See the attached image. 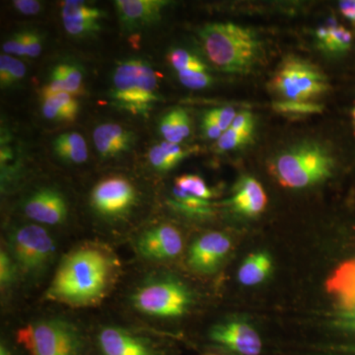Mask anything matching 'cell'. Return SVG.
I'll return each instance as SVG.
<instances>
[{
    "label": "cell",
    "mask_w": 355,
    "mask_h": 355,
    "mask_svg": "<svg viewBox=\"0 0 355 355\" xmlns=\"http://www.w3.org/2000/svg\"><path fill=\"white\" fill-rule=\"evenodd\" d=\"M92 343L93 355H177L171 345L116 324L100 328Z\"/></svg>",
    "instance_id": "cell-9"
},
{
    "label": "cell",
    "mask_w": 355,
    "mask_h": 355,
    "mask_svg": "<svg viewBox=\"0 0 355 355\" xmlns=\"http://www.w3.org/2000/svg\"><path fill=\"white\" fill-rule=\"evenodd\" d=\"M165 141L179 144L191 133V120L183 109H174L163 116L159 125Z\"/></svg>",
    "instance_id": "cell-23"
},
{
    "label": "cell",
    "mask_w": 355,
    "mask_h": 355,
    "mask_svg": "<svg viewBox=\"0 0 355 355\" xmlns=\"http://www.w3.org/2000/svg\"><path fill=\"white\" fill-rule=\"evenodd\" d=\"M231 240L221 232L200 236L189 251V265L196 272L211 273L220 266L230 252Z\"/></svg>",
    "instance_id": "cell-14"
},
{
    "label": "cell",
    "mask_w": 355,
    "mask_h": 355,
    "mask_svg": "<svg viewBox=\"0 0 355 355\" xmlns=\"http://www.w3.org/2000/svg\"><path fill=\"white\" fill-rule=\"evenodd\" d=\"M176 187L182 191L190 193L193 197L209 200L212 197L211 191L202 178L197 175H183L177 178Z\"/></svg>",
    "instance_id": "cell-29"
},
{
    "label": "cell",
    "mask_w": 355,
    "mask_h": 355,
    "mask_svg": "<svg viewBox=\"0 0 355 355\" xmlns=\"http://www.w3.org/2000/svg\"><path fill=\"white\" fill-rule=\"evenodd\" d=\"M132 307L153 318H179L190 311L193 294L183 282L169 277H153L132 292Z\"/></svg>",
    "instance_id": "cell-6"
},
{
    "label": "cell",
    "mask_w": 355,
    "mask_h": 355,
    "mask_svg": "<svg viewBox=\"0 0 355 355\" xmlns=\"http://www.w3.org/2000/svg\"><path fill=\"white\" fill-rule=\"evenodd\" d=\"M26 67L19 60L8 55L0 57V84L2 88L10 87L24 78Z\"/></svg>",
    "instance_id": "cell-26"
},
{
    "label": "cell",
    "mask_w": 355,
    "mask_h": 355,
    "mask_svg": "<svg viewBox=\"0 0 355 355\" xmlns=\"http://www.w3.org/2000/svg\"><path fill=\"white\" fill-rule=\"evenodd\" d=\"M19 272L36 279L49 268L55 254L50 233L38 224H26L10 234L8 250Z\"/></svg>",
    "instance_id": "cell-8"
},
{
    "label": "cell",
    "mask_w": 355,
    "mask_h": 355,
    "mask_svg": "<svg viewBox=\"0 0 355 355\" xmlns=\"http://www.w3.org/2000/svg\"><path fill=\"white\" fill-rule=\"evenodd\" d=\"M338 6L343 15L355 26V0H343Z\"/></svg>",
    "instance_id": "cell-43"
},
{
    "label": "cell",
    "mask_w": 355,
    "mask_h": 355,
    "mask_svg": "<svg viewBox=\"0 0 355 355\" xmlns=\"http://www.w3.org/2000/svg\"><path fill=\"white\" fill-rule=\"evenodd\" d=\"M326 288L335 300L338 326L355 331V259L336 268L327 280Z\"/></svg>",
    "instance_id": "cell-12"
},
{
    "label": "cell",
    "mask_w": 355,
    "mask_h": 355,
    "mask_svg": "<svg viewBox=\"0 0 355 355\" xmlns=\"http://www.w3.org/2000/svg\"><path fill=\"white\" fill-rule=\"evenodd\" d=\"M53 150L64 161L83 164L88 158L87 144L83 135L77 132L60 135L53 141Z\"/></svg>",
    "instance_id": "cell-22"
},
{
    "label": "cell",
    "mask_w": 355,
    "mask_h": 355,
    "mask_svg": "<svg viewBox=\"0 0 355 355\" xmlns=\"http://www.w3.org/2000/svg\"><path fill=\"white\" fill-rule=\"evenodd\" d=\"M272 270V261L266 252H256L248 256L238 270V280L245 286H254L265 282Z\"/></svg>",
    "instance_id": "cell-20"
},
{
    "label": "cell",
    "mask_w": 355,
    "mask_h": 355,
    "mask_svg": "<svg viewBox=\"0 0 355 355\" xmlns=\"http://www.w3.org/2000/svg\"><path fill=\"white\" fill-rule=\"evenodd\" d=\"M316 36L321 48L329 53H345L352 46V34L343 26H323L317 30Z\"/></svg>",
    "instance_id": "cell-24"
},
{
    "label": "cell",
    "mask_w": 355,
    "mask_h": 355,
    "mask_svg": "<svg viewBox=\"0 0 355 355\" xmlns=\"http://www.w3.org/2000/svg\"><path fill=\"white\" fill-rule=\"evenodd\" d=\"M268 203L266 191L253 177H244L236 184L234 196L230 205L242 216H258L265 210Z\"/></svg>",
    "instance_id": "cell-19"
},
{
    "label": "cell",
    "mask_w": 355,
    "mask_h": 355,
    "mask_svg": "<svg viewBox=\"0 0 355 355\" xmlns=\"http://www.w3.org/2000/svg\"><path fill=\"white\" fill-rule=\"evenodd\" d=\"M18 272L19 270L12 257L7 249H2L0 252V284H1L2 291L12 286Z\"/></svg>",
    "instance_id": "cell-33"
},
{
    "label": "cell",
    "mask_w": 355,
    "mask_h": 355,
    "mask_svg": "<svg viewBox=\"0 0 355 355\" xmlns=\"http://www.w3.org/2000/svg\"><path fill=\"white\" fill-rule=\"evenodd\" d=\"M159 144H160L162 150L164 151L166 156L174 166L179 164L187 156V151H184L179 144H170L167 141H163Z\"/></svg>",
    "instance_id": "cell-39"
},
{
    "label": "cell",
    "mask_w": 355,
    "mask_h": 355,
    "mask_svg": "<svg viewBox=\"0 0 355 355\" xmlns=\"http://www.w3.org/2000/svg\"><path fill=\"white\" fill-rule=\"evenodd\" d=\"M203 355H226V354H217V352H216V354H214V352H211V354H205Z\"/></svg>",
    "instance_id": "cell-45"
},
{
    "label": "cell",
    "mask_w": 355,
    "mask_h": 355,
    "mask_svg": "<svg viewBox=\"0 0 355 355\" xmlns=\"http://www.w3.org/2000/svg\"><path fill=\"white\" fill-rule=\"evenodd\" d=\"M137 200L133 184L123 177H110L96 184L91 193L93 209L106 217H119L127 214Z\"/></svg>",
    "instance_id": "cell-11"
},
{
    "label": "cell",
    "mask_w": 355,
    "mask_h": 355,
    "mask_svg": "<svg viewBox=\"0 0 355 355\" xmlns=\"http://www.w3.org/2000/svg\"><path fill=\"white\" fill-rule=\"evenodd\" d=\"M178 76L184 86L195 90L209 87L212 83V77L207 70H183L178 72Z\"/></svg>",
    "instance_id": "cell-32"
},
{
    "label": "cell",
    "mask_w": 355,
    "mask_h": 355,
    "mask_svg": "<svg viewBox=\"0 0 355 355\" xmlns=\"http://www.w3.org/2000/svg\"><path fill=\"white\" fill-rule=\"evenodd\" d=\"M200 40L205 55L219 69L247 73L258 64L261 44L252 30L233 23H211L202 28Z\"/></svg>",
    "instance_id": "cell-2"
},
{
    "label": "cell",
    "mask_w": 355,
    "mask_h": 355,
    "mask_svg": "<svg viewBox=\"0 0 355 355\" xmlns=\"http://www.w3.org/2000/svg\"><path fill=\"white\" fill-rule=\"evenodd\" d=\"M210 116L214 119L217 125L220 128L222 132H226L234 121L236 114L235 110L231 107H223V108L214 109L209 111Z\"/></svg>",
    "instance_id": "cell-36"
},
{
    "label": "cell",
    "mask_w": 355,
    "mask_h": 355,
    "mask_svg": "<svg viewBox=\"0 0 355 355\" xmlns=\"http://www.w3.org/2000/svg\"><path fill=\"white\" fill-rule=\"evenodd\" d=\"M93 139L100 155L112 158L130 150L135 137L132 132L118 123H107L95 128Z\"/></svg>",
    "instance_id": "cell-18"
},
{
    "label": "cell",
    "mask_w": 355,
    "mask_h": 355,
    "mask_svg": "<svg viewBox=\"0 0 355 355\" xmlns=\"http://www.w3.org/2000/svg\"><path fill=\"white\" fill-rule=\"evenodd\" d=\"M149 161L156 170L161 172L169 171L175 167L168 159L160 144L151 147L148 153Z\"/></svg>",
    "instance_id": "cell-37"
},
{
    "label": "cell",
    "mask_w": 355,
    "mask_h": 355,
    "mask_svg": "<svg viewBox=\"0 0 355 355\" xmlns=\"http://www.w3.org/2000/svg\"><path fill=\"white\" fill-rule=\"evenodd\" d=\"M352 123H354V125L355 128V103H354V108H352Z\"/></svg>",
    "instance_id": "cell-44"
},
{
    "label": "cell",
    "mask_w": 355,
    "mask_h": 355,
    "mask_svg": "<svg viewBox=\"0 0 355 355\" xmlns=\"http://www.w3.org/2000/svg\"><path fill=\"white\" fill-rule=\"evenodd\" d=\"M26 32H19L14 34L11 38L7 40L2 46L6 55L26 57Z\"/></svg>",
    "instance_id": "cell-35"
},
{
    "label": "cell",
    "mask_w": 355,
    "mask_h": 355,
    "mask_svg": "<svg viewBox=\"0 0 355 355\" xmlns=\"http://www.w3.org/2000/svg\"><path fill=\"white\" fill-rule=\"evenodd\" d=\"M112 104L133 116H147L161 100L153 67L141 58H130L116 65L112 74Z\"/></svg>",
    "instance_id": "cell-3"
},
{
    "label": "cell",
    "mask_w": 355,
    "mask_h": 355,
    "mask_svg": "<svg viewBox=\"0 0 355 355\" xmlns=\"http://www.w3.org/2000/svg\"><path fill=\"white\" fill-rule=\"evenodd\" d=\"M273 109L282 114H320L323 111L322 105L313 102L282 101L275 102Z\"/></svg>",
    "instance_id": "cell-31"
},
{
    "label": "cell",
    "mask_w": 355,
    "mask_h": 355,
    "mask_svg": "<svg viewBox=\"0 0 355 355\" xmlns=\"http://www.w3.org/2000/svg\"><path fill=\"white\" fill-rule=\"evenodd\" d=\"M106 13L85 2L67 0L62 4V18L65 31L76 38L92 36L101 30Z\"/></svg>",
    "instance_id": "cell-16"
},
{
    "label": "cell",
    "mask_w": 355,
    "mask_h": 355,
    "mask_svg": "<svg viewBox=\"0 0 355 355\" xmlns=\"http://www.w3.org/2000/svg\"><path fill=\"white\" fill-rule=\"evenodd\" d=\"M210 345L226 355H261L263 343L252 324L240 320L212 327L207 335Z\"/></svg>",
    "instance_id": "cell-10"
},
{
    "label": "cell",
    "mask_w": 355,
    "mask_h": 355,
    "mask_svg": "<svg viewBox=\"0 0 355 355\" xmlns=\"http://www.w3.org/2000/svg\"><path fill=\"white\" fill-rule=\"evenodd\" d=\"M202 128L205 137L210 139L218 140L222 133H223L220 128H219L216 121H214V119L207 113L205 114V118H203Z\"/></svg>",
    "instance_id": "cell-41"
},
{
    "label": "cell",
    "mask_w": 355,
    "mask_h": 355,
    "mask_svg": "<svg viewBox=\"0 0 355 355\" xmlns=\"http://www.w3.org/2000/svg\"><path fill=\"white\" fill-rule=\"evenodd\" d=\"M23 210L28 218L44 225L64 223L69 212L64 196L53 189L35 191L26 200Z\"/></svg>",
    "instance_id": "cell-15"
},
{
    "label": "cell",
    "mask_w": 355,
    "mask_h": 355,
    "mask_svg": "<svg viewBox=\"0 0 355 355\" xmlns=\"http://www.w3.org/2000/svg\"><path fill=\"white\" fill-rule=\"evenodd\" d=\"M334 159L326 148L317 144L292 147L277 156L275 173L282 186L303 189L331 176Z\"/></svg>",
    "instance_id": "cell-5"
},
{
    "label": "cell",
    "mask_w": 355,
    "mask_h": 355,
    "mask_svg": "<svg viewBox=\"0 0 355 355\" xmlns=\"http://www.w3.org/2000/svg\"><path fill=\"white\" fill-rule=\"evenodd\" d=\"M169 2L164 0H118L114 2L121 28L133 32L155 24Z\"/></svg>",
    "instance_id": "cell-17"
},
{
    "label": "cell",
    "mask_w": 355,
    "mask_h": 355,
    "mask_svg": "<svg viewBox=\"0 0 355 355\" xmlns=\"http://www.w3.org/2000/svg\"><path fill=\"white\" fill-rule=\"evenodd\" d=\"M42 112L44 118L53 121L71 123L79 112V103L76 96L67 92L43 98Z\"/></svg>",
    "instance_id": "cell-21"
},
{
    "label": "cell",
    "mask_w": 355,
    "mask_h": 355,
    "mask_svg": "<svg viewBox=\"0 0 355 355\" xmlns=\"http://www.w3.org/2000/svg\"><path fill=\"white\" fill-rule=\"evenodd\" d=\"M140 256L153 261L173 260L183 251L181 232L171 224H160L147 229L135 242Z\"/></svg>",
    "instance_id": "cell-13"
},
{
    "label": "cell",
    "mask_w": 355,
    "mask_h": 355,
    "mask_svg": "<svg viewBox=\"0 0 355 355\" xmlns=\"http://www.w3.org/2000/svg\"><path fill=\"white\" fill-rule=\"evenodd\" d=\"M0 355H28L24 349L18 345L15 338L14 340L2 338L0 342Z\"/></svg>",
    "instance_id": "cell-42"
},
{
    "label": "cell",
    "mask_w": 355,
    "mask_h": 355,
    "mask_svg": "<svg viewBox=\"0 0 355 355\" xmlns=\"http://www.w3.org/2000/svg\"><path fill=\"white\" fill-rule=\"evenodd\" d=\"M121 272L116 254L104 245L85 243L60 261L44 297L71 307L99 305Z\"/></svg>",
    "instance_id": "cell-1"
},
{
    "label": "cell",
    "mask_w": 355,
    "mask_h": 355,
    "mask_svg": "<svg viewBox=\"0 0 355 355\" xmlns=\"http://www.w3.org/2000/svg\"><path fill=\"white\" fill-rule=\"evenodd\" d=\"M270 84L273 92L284 101L310 102L329 90L328 80L323 72L299 58L284 60Z\"/></svg>",
    "instance_id": "cell-7"
},
{
    "label": "cell",
    "mask_w": 355,
    "mask_h": 355,
    "mask_svg": "<svg viewBox=\"0 0 355 355\" xmlns=\"http://www.w3.org/2000/svg\"><path fill=\"white\" fill-rule=\"evenodd\" d=\"M64 76V92L77 96L83 93V70L77 65L62 62L60 64Z\"/></svg>",
    "instance_id": "cell-30"
},
{
    "label": "cell",
    "mask_w": 355,
    "mask_h": 355,
    "mask_svg": "<svg viewBox=\"0 0 355 355\" xmlns=\"http://www.w3.org/2000/svg\"><path fill=\"white\" fill-rule=\"evenodd\" d=\"M14 338L28 355H93L92 338L60 318L27 324Z\"/></svg>",
    "instance_id": "cell-4"
},
{
    "label": "cell",
    "mask_w": 355,
    "mask_h": 355,
    "mask_svg": "<svg viewBox=\"0 0 355 355\" xmlns=\"http://www.w3.org/2000/svg\"><path fill=\"white\" fill-rule=\"evenodd\" d=\"M168 60L177 72L183 70H207V67L202 60L183 49L170 51Z\"/></svg>",
    "instance_id": "cell-28"
},
{
    "label": "cell",
    "mask_w": 355,
    "mask_h": 355,
    "mask_svg": "<svg viewBox=\"0 0 355 355\" xmlns=\"http://www.w3.org/2000/svg\"><path fill=\"white\" fill-rule=\"evenodd\" d=\"M254 130L251 128H236L230 127L226 132L222 133L217 140V148L222 153L233 150L245 146L252 139Z\"/></svg>",
    "instance_id": "cell-27"
},
{
    "label": "cell",
    "mask_w": 355,
    "mask_h": 355,
    "mask_svg": "<svg viewBox=\"0 0 355 355\" xmlns=\"http://www.w3.org/2000/svg\"><path fill=\"white\" fill-rule=\"evenodd\" d=\"M64 92V76L60 64L51 70L50 79L43 89V98Z\"/></svg>",
    "instance_id": "cell-34"
},
{
    "label": "cell",
    "mask_w": 355,
    "mask_h": 355,
    "mask_svg": "<svg viewBox=\"0 0 355 355\" xmlns=\"http://www.w3.org/2000/svg\"><path fill=\"white\" fill-rule=\"evenodd\" d=\"M13 6L25 15H35L38 14L42 9V3L35 0H16L13 1Z\"/></svg>",
    "instance_id": "cell-40"
},
{
    "label": "cell",
    "mask_w": 355,
    "mask_h": 355,
    "mask_svg": "<svg viewBox=\"0 0 355 355\" xmlns=\"http://www.w3.org/2000/svg\"><path fill=\"white\" fill-rule=\"evenodd\" d=\"M172 196V205L181 211L193 214V216H207L210 214L209 200L193 197L176 186L173 189Z\"/></svg>",
    "instance_id": "cell-25"
},
{
    "label": "cell",
    "mask_w": 355,
    "mask_h": 355,
    "mask_svg": "<svg viewBox=\"0 0 355 355\" xmlns=\"http://www.w3.org/2000/svg\"><path fill=\"white\" fill-rule=\"evenodd\" d=\"M42 46H43V41H42L41 35L34 31L26 33V57H39L40 53H42Z\"/></svg>",
    "instance_id": "cell-38"
}]
</instances>
